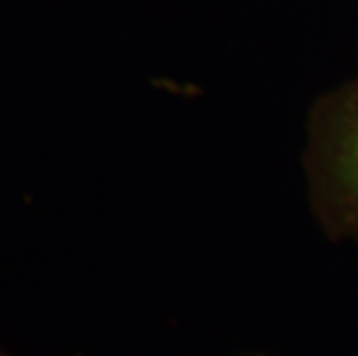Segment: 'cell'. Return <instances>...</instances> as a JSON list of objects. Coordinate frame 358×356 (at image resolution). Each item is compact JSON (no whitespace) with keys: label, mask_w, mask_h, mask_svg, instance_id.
I'll list each match as a JSON object with an SVG mask.
<instances>
[{"label":"cell","mask_w":358,"mask_h":356,"mask_svg":"<svg viewBox=\"0 0 358 356\" xmlns=\"http://www.w3.org/2000/svg\"><path fill=\"white\" fill-rule=\"evenodd\" d=\"M306 171L324 229L335 238L358 241V77L312 107Z\"/></svg>","instance_id":"6da1fadb"},{"label":"cell","mask_w":358,"mask_h":356,"mask_svg":"<svg viewBox=\"0 0 358 356\" xmlns=\"http://www.w3.org/2000/svg\"><path fill=\"white\" fill-rule=\"evenodd\" d=\"M0 356H5V354H0Z\"/></svg>","instance_id":"7a4b0ae2"}]
</instances>
